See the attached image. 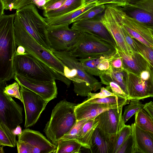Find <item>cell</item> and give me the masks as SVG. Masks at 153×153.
<instances>
[{"instance_id":"1","label":"cell","mask_w":153,"mask_h":153,"mask_svg":"<svg viewBox=\"0 0 153 153\" xmlns=\"http://www.w3.org/2000/svg\"><path fill=\"white\" fill-rule=\"evenodd\" d=\"M16 15L0 16V84L14 78L13 61L17 48L14 27Z\"/></svg>"},{"instance_id":"2","label":"cell","mask_w":153,"mask_h":153,"mask_svg":"<svg viewBox=\"0 0 153 153\" xmlns=\"http://www.w3.org/2000/svg\"><path fill=\"white\" fill-rule=\"evenodd\" d=\"M51 52L64 65L65 76L72 81L77 95L87 96L92 91L95 92L102 87L101 82L87 73L78 59L68 51L52 50Z\"/></svg>"},{"instance_id":"3","label":"cell","mask_w":153,"mask_h":153,"mask_svg":"<svg viewBox=\"0 0 153 153\" xmlns=\"http://www.w3.org/2000/svg\"><path fill=\"white\" fill-rule=\"evenodd\" d=\"M13 68L17 74L35 79L47 81L58 80L70 86L71 81L52 68L39 59L27 53L23 55L15 54Z\"/></svg>"},{"instance_id":"4","label":"cell","mask_w":153,"mask_h":153,"mask_svg":"<svg viewBox=\"0 0 153 153\" xmlns=\"http://www.w3.org/2000/svg\"><path fill=\"white\" fill-rule=\"evenodd\" d=\"M77 104L65 99L60 101L53 109L43 131L48 140L56 145L76 122L74 109Z\"/></svg>"},{"instance_id":"5","label":"cell","mask_w":153,"mask_h":153,"mask_svg":"<svg viewBox=\"0 0 153 153\" xmlns=\"http://www.w3.org/2000/svg\"><path fill=\"white\" fill-rule=\"evenodd\" d=\"M14 27L17 46H22L27 53L39 59L52 68L65 76L64 65L51 51L45 49L27 32L16 15L14 21Z\"/></svg>"},{"instance_id":"6","label":"cell","mask_w":153,"mask_h":153,"mask_svg":"<svg viewBox=\"0 0 153 153\" xmlns=\"http://www.w3.org/2000/svg\"><path fill=\"white\" fill-rule=\"evenodd\" d=\"M16 15L27 32L41 45L52 51L48 38L45 18L39 13L36 6L28 4L16 10Z\"/></svg>"},{"instance_id":"7","label":"cell","mask_w":153,"mask_h":153,"mask_svg":"<svg viewBox=\"0 0 153 153\" xmlns=\"http://www.w3.org/2000/svg\"><path fill=\"white\" fill-rule=\"evenodd\" d=\"M67 51L77 59L105 55L112 56L117 48L89 33H80L74 44Z\"/></svg>"},{"instance_id":"8","label":"cell","mask_w":153,"mask_h":153,"mask_svg":"<svg viewBox=\"0 0 153 153\" xmlns=\"http://www.w3.org/2000/svg\"><path fill=\"white\" fill-rule=\"evenodd\" d=\"M69 25H47V35L52 50L66 51L75 43L80 33L70 28Z\"/></svg>"},{"instance_id":"9","label":"cell","mask_w":153,"mask_h":153,"mask_svg":"<svg viewBox=\"0 0 153 153\" xmlns=\"http://www.w3.org/2000/svg\"><path fill=\"white\" fill-rule=\"evenodd\" d=\"M5 84H0V121L12 131L23 122L22 108L3 92Z\"/></svg>"},{"instance_id":"10","label":"cell","mask_w":153,"mask_h":153,"mask_svg":"<svg viewBox=\"0 0 153 153\" xmlns=\"http://www.w3.org/2000/svg\"><path fill=\"white\" fill-rule=\"evenodd\" d=\"M116 6L113 4L105 5V9L103 14L101 17L100 21L114 39L116 47L124 52L133 53L126 41Z\"/></svg>"},{"instance_id":"11","label":"cell","mask_w":153,"mask_h":153,"mask_svg":"<svg viewBox=\"0 0 153 153\" xmlns=\"http://www.w3.org/2000/svg\"><path fill=\"white\" fill-rule=\"evenodd\" d=\"M20 90L25 114L24 127L27 128L36 123L48 102L24 87L20 86Z\"/></svg>"},{"instance_id":"12","label":"cell","mask_w":153,"mask_h":153,"mask_svg":"<svg viewBox=\"0 0 153 153\" xmlns=\"http://www.w3.org/2000/svg\"><path fill=\"white\" fill-rule=\"evenodd\" d=\"M119 21L122 26L133 38L153 48V37L149 28L126 15L120 7L117 6Z\"/></svg>"},{"instance_id":"13","label":"cell","mask_w":153,"mask_h":153,"mask_svg":"<svg viewBox=\"0 0 153 153\" xmlns=\"http://www.w3.org/2000/svg\"><path fill=\"white\" fill-rule=\"evenodd\" d=\"M123 106L106 111L95 118L99 121L97 127L100 131L117 139L120 131L125 125L122 114Z\"/></svg>"},{"instance_id":"14","label":"cell","mask_w":153,"mask_h":153,"mask_svg":"<svg viewBox=\"0 0 153 153\" xmlns=\"http://www.w3.org/2000/svg\"><path fill=\"white\" fill-rule=\"evenodd\" d=\"M14 79L20 86L33 92L48 102L57 97V88L55 80L40 81L17 74H15Z\"/></svg>"},{"instance_id":"15","label":"cell","mask_w":153,"mask_h":153,"mask_svg":"<svg viewBox=\"0 0 153 153\" xmlns=\"http://www.w3.org/2000/svg\"><path fill=\"white\" fill-rule=\"evenodd\" d=\"M18 140L23 143L29 153H55L56 146L39 131L26 128L18 136Z\"/></svg>"},{"instance_id":"16","label":"cell","mask_w":153,"mask_h":153,"mask_svg":"<svg viewBox=\"0 0 153 153\" xmlns=\"http://www.w3.org/2000/svg\"><path fill=\"white\" fill-rule=\"evenodd\" d=\"M100 19L101 17L97 16L89 19L77 21L73 23L71 28L80 33H89L116 47L114 39L101 22Z\"/></svg>"},{"instance_id":"17","label":"cell","mask_w":153,"mask_h":153,"mask_svg":"<svg viewBox=\"0 0 153 153\" xmlns=\"http://www.w3.org/2000/svg\"><path fill=\"white\" fill-rule=\"evenodd\" d=\"M126 71L128 99L140 100L150 97L152 88L150 79L144 80L140 76Z\"/></svg>"},{"instance_id":"18","label":"cell","mask_w":153,"mask_h":153,"mask_svg":"<svg viewBox=\"0 0 153 153\" xmlns=\"http://www.w3.org/2000/svg\"><path fill=\"white\" fill-rule=\"evenodd\" d=\"M123 105L82 102L75 106L74 111L77 120L95 119L106 111Z\"/></svg>"},{"instance_id":"19","label":"cell","mask_w":153,"mask_h":153,"mask_svg":"<svg viewBox=\"0 0 153 153\" xmlns=\"http://www.w3.org/2000/svg\"><path fill=\"white\" fill-rule=\"evenodd\" d=\"M116 48L122 58L124 70L139 76L142 71L148 70L149 63L139 53H127Z\"/></svg>"},{"instance_id":"20","label":"cell","mask_w":153,"mask_h":153,"mask_svg":"<svg viewBox=\"0 0 153 153\" xmlns=\"http://www.w3.org/2000/svg\"><path fill=\"white\" fill-rule=\"evenodd\" d=\"M134 139L133 153H153V133L131 124Z\"/></svg>"},{"instance_id":"21","label":"cell","mask_w":153,"mask_h":153,"mask_svg":"<svg viewBox=\"0 0 153 153\" xmlns=\"http://www.w3.org/2000/svg\"><path fill=\"white\" fill-rule=\"evenodd\" d=\"M126 73L123 69H117L111 67L108 70L101 73L99 76L102 84L107 85L110 82H115L128 95L126 87Z\"/></svg>"},{"instance_id":"22","label":"cell","mask_w":153,"mask_h":153,"mask_svg":"<svg viewBox=\"0 0 153 153\" xmlns=\"http://www.w3.org/2000/svg\"><path fill=\"white\" fill-rule=\"evenodd\" d=\"M96 5L94 3L86 6H81L80 7L63 15L49 18H45L47 25H55L60 24L69 25L74 19L82 13Z\"/></svg>"},{"instance_id":"23","label":"cell","mask_w":153,"mask_h":153,"mask_svg":"<svg viewBox=\"0 0 153 153\" xmlns=\"http://www.w3.org/2000/svg\"><path fill=\"white\" fill-rule=\"evenodd\" d=\"M121 7L128 16L134 19L146 27L153 30V14L143 10L127 4Z\"/></svg>"},{"instance_id":"24","label":"cell","mask_w":153,"mask_h":153,"mask_svg":"<svg viewBox=\"0 0 153 153\" xmlns=\"http://www.w3.org/2000/svg\"><path fill=\"white\" fill-rule=\"evenodd\" d=\"M99 124L96 119L88 120L83 125L76 140L83 147L90 149L93 134Z\"/></svg>"},{"instance_id":"25","label":"cell","mask_w":153,"mask_h":153,"mask_svg":"<svg viewBox=\"0 0 153 153\" xmlns=\"http://www.w3.org/2000/svg\"><path fill=\"white\" fill-rule=\"evenodd\" d=\"M111 56H97L83 59H78L87 73L92 76H99L101 73L97 68L98 64L104 59L109 58Z\"/></svg>"},{"instance_id":"26","label":"cell","mask_w":153,"mask_h":153,"mask_svg":"<svg viewBox=\"0 0 153 153\" xmlns=\"http://www.w3.org/2000/svg\"><path fill=\"white\" fill-rule=\"evenodd\" d=\"M90 150L92 153H111L105 138L97 127L93 134Z\"/></svg>"},{"instance_id":"27","label":"cell","mask_w":153,"mask_h":153,"mask_svg":"<svg viewBox=\"0 0 153 153\" xmlns=\"http://www.w3.org/2000/svg\"><path fill=\"white\" fill-rule=\"evenodd\" d=\"M82 0H66L59 8L43 14L46 18L58 16L68 13L80 7Z\"/></svg>"},{"instance_id":"28","label":"cell","mask_w":153,"mask_h":153,"mask_svg":"<svg viewBox=\"0 0 153 153\" xmlns=\"http://www.w3.org/2000/svg\"><path fill=\"white\" fill-rule=\"evenodd\" d=\"M55 153H79L82 145L76 140L61 139L56 145Z\"/></svg>"},{"instance_id":"29","label":"cell","mask_w":153,"mask_h":153,"mask_svg":"<svg viewBox=\"0 0 153 153\" xmlns=\"http://www.w3.org/2000/svg\"><path fill=\"white\" fill-rule=\"evenodd\" d=\"M134 123L142 130L153 133V120L144 109L135 114Z\"/></svg>"},{"instance_id":"30","label":"cell","mask_w":153,"mask_h":153,"mask_svg":"<svg viewBox=\"0 0 153 153\" xmlns=\"http://www.w3.org/2000/svg\"><path fill=\"white\" fill-rule=\"evenodd\" d=\"M16 136L11 130L0 121V146L15 147Z\"/></svg>"},{"instance_id":"31","label":"cell","mask_w":153,"mask_h":153,"mask_svg":"<svg viewBox=\"0 0 153 153\" xmlns=\"http://www.w3.org/2000/svg\"><path fill=\"white\" fill-rule=\"evenodd\" d=\"M31 0H0V16L4 14L5 10H18L30 4Z\"/></svg>"},{"instance_id":"32","label":"cell","mask_w":153,"mask_h":153,"mask_svg":"<svg viewBox=\"0 0 153 153\" xmlns=\"http://www.w3.org/2000/svg\"><path fill=\"white\" fill-rule=\"evenodd\" d=\"M144 104L139 100H131L128 105L125 107L123 117L125 123L137 112L144 109Z\"/></svg>"},{"instance_id":"33","label":"cell","mask_w":153,"mask_h":153,"mask_svg":"<svg viewBox=\"0 0 153 153\" xmlns=\"http://www.w3.org/2000/svg\"><path fill=\"white\" fill-rule=\"evenodd\" d=\"M130 100L117 96H111L103 98H96L91 100H86L83 102L109 105H125L128 104Z\"/></svg>"},{"instance_id":"34","label":"cell","mask_w":153,"mask_h":153,"mask_svg":"<svg viewBox=\"0 0 153 153\" xmlns=\"http://www.w3.org/2000/svg\"><path fill=\"white\" fill-rule=\"evenodd\" d=\"M105 4L96 5L76 18L73 20L72 22L78 20L88 19L94 18L102 13L105 10Z\"/></svg>"},{"instance_id":"35","label":"cell","mask_w":153,"mask_h":153,"mask_svg":"<svg viewBox=\"0 0 153 153\" xmlns=\"http://www.w3.org/2000/svg\"><path fill=\"white\" fill-rule=\"evenodd\" d=\"M133 39L138 52L153 68V48L147 46L134 38Z\"/></svg>"},{"instance_id":"36","label":"cell","mask_w":153,"mask_h":153,"mask_svg":"<svg viewBox=\"0 0 153 153\" xmlns=\"http://www.w3.org/2000/svg\"><path fill=\"white\" fill-rule=\"evenodd\" d=\"M88 120H77L75 124L70 130L59 140H68L74 139L77 140L81 129Z\"/></svg>"},{"instance_id":"37","label":"cell","mask_w":153,"mask_h":153,"mask_svg":"<svg viewBox=\"0 0 153 153\" xmlns=\"http://www.w3.org/2000/svg\"><path fill=\"white\" fill-rule=\"evenodd\" d=\"M132 133L131 126L125 125L119 133L113 153H117L122 144Z\"/></svg>"},{"instance_id":"38","label":"cell","mask_w":153,"mask_h":153,"mask_svg":"<svg viewBox=\"0 0 153 153\" xmlns=\"http://www.w3.org/2000/svg\"><path fill=\"white\" fill-rule=\"evenodd\" d=\"M128 4L153 14V0H131Z\"/></svg>"},{"instance_id":"39","label":"cell","mask_w":153,"mask_h":153,"mask_svg":"<svg viewBox=\"0 0 153 153\" xmlns=\"http://www.w3.org/2000/svg\"><path fill=\"white\" fill-rule=\"evenodd\" d=\"M19 86L16 81L15 82L12 84L6 85L4 89L3 92L11 97H14L19 99L23 103Z\"/></svg>"},{"instance_id":"40","label":"cell","mask_w":153,"mask_h":153,"mask_svg":"<svg viewBox=\"0 0 153 153\" xmlns=\"http://www.w3.org/2000/svg\"><path fill=\"white\" fill-rule=\"evenodd\" d=\"M106 88L115 95L124 98L128 99V96L120 85L114 82H110L107 85Z\"/></svg>"},{"instance_id":"41","label":"cell","mask_w":153,"mask_h":153,"mask_svg":"<svg viewBox=\"0 0 153 153\" xmlns=\"http://www.w3.org/2000/svg\"><path fill=\"white\" fill-rule=\"evenodd\" d=\"M134 139L132 133L122 144L117 153H133Z\"/></svg>"},{"instance_id":"42","label":"cell","mask_w":153,"mask_h":153,"mask_svg":"<svg viewBox=\"0 0 153 153\" xmlns=\"http://www.w3.org/2000/svg\"><path fill=\"white\" fill-rule=\"evenodd\" d=\"M66 0H47L43 10V14L60 7Z\"/></svg>"},{"instance_id":"43","label":"cell","mask_w":153,"mask_h":153,"mask_svg":"<svg viewBox=\"0 0 153 153\" xmlns=\"http://www.w3.org/2000/svg\"><path fill=\"white\" fill-rule=\"evenodd\" d=\"M110 62L112 68L117 69H123L122 59L117 50L116 53L110 57Z\"/></svg>"},{"instance_id":"44","label":"cell","mask_w":153,"mask_h":153,"mask_svg":"<svg viewBox=\"0 0 153 153\" xmlns=\"http://www.w3.org/2000/svg\"><path fill=\"white\" fill-rule=\"evenodd\" d=\"M111 96H117L107 90L105 88L102 87L99 93H89L87 100H91L96 98H103Z\"/></svg>"},{"instance_id":"45","label":"cell","mask_w":153,"mask_h":153,"mask_svg":"<svg viewBox=\"0 0 153 153\" xmlns=\"http://www.w3.org/2000/svg\"><path fill=\"white\" fill-rule=\"evenodd\" d=\"M122 27L123 33L127 45L133 52H138L134 42L133 38L128 33L122 26Z\"/></svg>"},{"instance_id":"46","label":"cell","mask_w":153,"mask_h":153,"mask_svg":"<svg viewBox=\"0 0 153 153\" xmlns=\"http://www.w3.org/2000/svg\"><path fill=\"white\" fill-rule=\"evenodd\" d=\"M110 57L104 59L100 62L97 66V68L101 74L106 71L110 68Z\"/></svg>"},{"instance_id":"47","label":"cell","mask_w":153,"mask_h":153,"mask_svg":"<svg viewBox=\"0 0 153 153\" xmlns=\"http://www.w3.org/2000/svg\"><path fill=\"white\" fill-rule=\"evenodd\" d=\"M144 109L145 110L153 120V102L151 101L144 104Z\"/></svg>"},{"instance_id":"48","label":"cell","mask_w":153,"mask_h":153,"mask_svg":"<svg viewBox=\"0 0 153 153\" xmlns=\"http://www.w3.org/2000/svg\"><path fill=\"white\" fill-rule=\"evenodd\" d=\"M47 0H31L30 4L35 5L39 9L43 10L45 4Z\"/></svg>"},{"instance_id":"49","label":"cell","mask_w":153,"mask_h":153,"mask_svg":"<svg viewBox=\"0 0 153 153\" xmlns=\"http://www.w3.org/2000/svg\"><path fill=\"white\" fill-rule=\"evenodd\" d=\"M131 0H115L111 4H115L118 6L123 7L128 4Z\"/></svg>"},{"instance_id":"50","label":"cell","mask_w":153,"mask_h":153,"mask_svg":"<svg viewBox=\"0 0 153 153\" xmlns=\"http://www.w3.org/2000/svg\"><path fill=\"white\" fill-rule=\"evenodd\" d=\"M148 70L150 72V79L152 86L150 97H153V68L149 64Z\"/></svg>"},{"instance_id":"51","label":"cell","mask_w":153,"mask_h":153,"mask_svg":"<svg viewBox=\"0 0 153 153\" xmlns=\"http://www.w3.org/2000/svg\"><path fill=\"white\" fill-rule=\"evenodd\" d=\"M140 76L143 80H149L150 79V72L148 70L143 71L140 73Z\"/></svg>"},{"instance_id":"52","label":"cell","mask_w":153,"mask_h":153,"mask_svg":"<svg viewBox=\"0 0 153 153\" xmlns=\"http://www.w3.org/2000/svg\"><path fill=\"white\" fill-rule=\"evenodd\" d=\"M25 48L21 45L18 46L16 54L19 55H23L27 53Z\"/></svg>"},{"instance_id":"53","label":"cell","mask_w":153,"mask_h":153,"mask_svg":"<svg viewBox=\"0 0 153 153\" xmlns=\"http://www.w3.org/2000/svg\"><path fill=\"white\" fill-rule=\"evenodd\" d=\"M115 0H97L96 2V5L111 4Z\"/></svg>"},{"instance_id":"54","label":"cell","mask_w":153,"mask_h":153,"mask_svg":"<svg viewBox=\"0 0 153 153\" xmlns=\"http://www.w3.org/2000/svg\"><path fill=\"white\" fill-rule=\"evenodd\" d=\"M13 133L18 136L22 134V132L21 127L19 125L18 126L14 129L12 131Z\"/></svg>"},{"instance_id":"55","label":"cell","mask_w":153,"mask_h":153,"mask_svg":"<svg viewBox=\"0 0 153 153\" xmlns=\"http://www.w3.org/2000/svg\"><path fill=\"white\" fill-rule=\"evenodd\" d=\"M97 0H82V6H86L91 4L96 3Z\"/></svg>"},{"instance_id":"56","label":"cell","mask_w":153,"mask_h":153,"mask_svg":"<svg viewBox=\"0 0 153 153\" xmlns=\"http://www.w3.org/2000/svg\"><path fill=\"white\" fill-rule=\"evenodd\" d=\"M3 146H0V153H4V151L3 149Z\"/></svg>"},{"instance_id":"57","label":"cell","mask_w":153,"mask_h":153,"mask_svg":"<svg viewBox=\"0 0 153 153\" xmlns=\"http://www.w3.org/2000/svg\"><path fill=\"white\" fill-rule=\"evenodd\" d=\"M150 29V31H151V32L152 36L153 37V30H152V29Z\"/></svg>"}]
</instances>
